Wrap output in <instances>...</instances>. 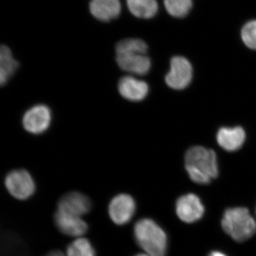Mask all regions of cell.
I'll return each mask as SVG.
<instances>
[{
	"mask_svg": "<svg viewBox=\"0 0 256 256\" xmlns=\"http://www.w3.org/2000/svg\"><path fill=\"white\" fill-rule=\"evenodd\" d=\"M148 44L140 38L121 40L116 47V62L124 72L134 75H146L151 68Z\"/></svg>",
	"mask_w": 256,
	"mask_h": 256,
	"instance_id": "6da1fadb",
	"label": "cell"
},
{
	"mask_svg": "<svg viewBox=\"0 0 256 256\" xmlns=\"http://www.w3.org/2000/svg\"><path fill=\"white\" fill-rule=\"evenodd\" d=\"M185 168L194 182L210 184L218 174L216 154L204 146H192L185 154Z\"/></svg>",
	"mask_w": 256,
	"mask_h": 256,
	"instance_id": "7a4b0ae2",
	"label": "cell"
},
{
	"mask_svg": "<svg viewBox=\"0 0 256 256\" xmlns=\"http://www.w3.org/2000/svg\"><path fill=\"white\" fill-rule=\"evenodd\" d=\"M136 242L146 254L151 256H165L168 237L162 228L154 220L142 218L134 227Z\"/></svg>",
	"mask_w": 256,
	"mask_h": 256,
	"instance_id": "3957f363",
	"label": "cell"
},
{
	"mask_svg": "<svg viewBox=\"0 0 256 256\" xmlns=\"http://www.w3.org/2000/svg\"><path fill=\"white\" fill-rule=\"evenodd\" d=\"M224 232L237 242H244L256 232V222L244 207L228 208L222 220Z\"/></svg>",
	"mask_w": 256,
	"mask_h": 256,
	"instance_id": "277c9868",
	"label": "cell"
},
{
	"mask_svg": "<svg viewBox=\"0 0 256 256\" xmlns=\"http://www.w3.org/2000/svg\"><path fill=\"white\" fill-rule=\"evenodd\" d=\"M193 77L191 63L185 57H173L170 62V72L165 77L166 85L174 90H182L190 85Z\"/></svg>",
	"mask_w": 256,
	"mask_h": 256,
	"instance_id": "5b68a950",
	"label": "cell"
},
{
	"mask_svg": "<svg viewBox=\"0 0 256 256\" xmlns=\"http://www.w3.org/2000/svg\"><path fill=\"white\" fill-rule=\"evenodd\" d=\"M5 186L12 196L20 200L30 198L35 192L34 181L24 170H14L6 175Z\"/></svg>",
	"mask_w": 256,
	"mask_h": 256,
	"instance_id": "8992f818",
	"label": "cell"
},
{
	"mask_svg": "<svg viewBox=\"0 0 256 256\" xmlns=\"http://www.w3.org/2000/svg\"><path fill=\"white\" fill-rule=\"evenodd\" d=\"M52 112L45 105H36L28 109L24 114L22 124L28 132L34 134H42L50 128Z\"/></svg>",
	"mask_w": 256,
	"mask_h": 256,
	"instance_id": "52a82bcc",
	"label": "cell"
},
{
	"mask_svg": "<svg viewBox=\"0 0 256 256\" xmlns=\"http://www.w3.org/2000/svg\"><path fill=\"white\" fill-rule=\"evenodd\" d=\"M136 202L132 196L126 194L117 195L111 200L108 212L111 220L118 225L128 223L134 214Z\"/></svg>",
	"mask_w": 256,
	"mask_h": 256,
	"instance_id": "ba28073f",
	"label": "cell"
},
{
	"mask_svg": "<svg viewBox=\"0 0 256 256\" xmlns=\"http://www.w3.org/2000/svg\"><path fill=\"white\" fill-rule=\"evenodd\" d=\"M176 212L178 218L182 222L191 224L197 222L203 216L204 207L196 194H188L178 198Z\"/></svg>",
	"mask_w": 256,
	"mask_h": 256,
	"instance_id": "9c48e42d",
	"label": "cell"
},
{
	"mask_svg": "<svg viewBox=\"0 0 256 256\" xmlns=\"http://www.w3.org/2000/svg\"><path fill=\"white\" fill-rule=\"evenodd\" d=\"M57 228L65 235L72 237L82 236L88 230V225L82 217L57 210L54 215Z\"/></svg>",
	"mask_w": 256,
	"mask_h": 256,
	"instance_id": "30bf717a",
	"label": "cell"
},
{
	"mask_svg": "<svg viewBox=\"0 0 256 256\" xmlns=\"http://www.w3.org/2000/svg\"><path fill=\"white\" fill-rule=\"evenodd\" d=\"M118 92L126 100L139 102L148 96L149 86L144 80H140L132 76H126L120 79Z\"/></svg>",
	"mask_w": 256,
	"mask_h": 256,
	"instance_id": "8fae6325",
	"label": "cell"
},
{
	"mask_svg": "<svg viewBox=\"0 0 256 256\" xmlns=\"http://www.w3.org/2000/svg\"><path fill=\"white\" fill-rule=\"evenodd\" d=\"M90 208V200L79 192H70L64 195L58 203V210L80 217L88 213Z\"/></svg>",
	"mask_w": 256,
	"mask_h": 256,
	"instance_id": "7c38bea8",
	"label": "cell"
},
{
	"mask_svg": "<svg viewBox=\"0 0 256 256\" xmlns=\"http://www.w3.org/2000/svg\"><path fill=\"white\" fill-rule=\"evenodd\" d=\"M122 10L120 0H90L89 11L96 20L108 22L120 16Z\"/></svg>",
	"mask_w": 256,
	"mask_h": 256,
	"instance_id": "4fadbf2b",
	"label": "cell"
},
{
	"mask_svg": "<svg viewBox=\"0 0 256 256\" xmlns=\"http://www.w3.org/2000/svg\"><path fill=\"white\" fill-rule=\"evenodd\" d=\"M217 142L225 150H238L246 140L245 130L242 127L222 128L216 136Z\"/></svg>",
	"mask_w": 256,
	"mask_h": 256,
	"instance_id": "5bb4252c",
	"label": "cell"
},
{
	"mask_svg": "<svg viewBox=\"0 0 256 256\" xmlns=\"http://www.w3.org/2000/svg\"><path fill=\"white\" fill-rule=\"evenodd\" d=\"M126 3L130 12L138 18H153L159 10L156 0H126Z\"/></svg>",
	"mask_w": 256,
	"mask_h": 256,
	"instance_id": "9a60e30c",
	"label": "cell"
},
{
	"mask_svg": "<svg viewBox=\"0 0 256 256\" xmlns=\"http://www.w3.org/2000/svg\"><path fill=\"white\" fill-rule=\"evenodd\" d=\"M18 63L9 47L2 45L0 50V84L4 86L18 70Z\"/></svg>",
	"mask_w": 256,
	"mask_h": 256,
	"instance_id": "2e32d148",
	"label": "cell"
},
{
	"mask_svg": "<svg viewBox=\"0 0 256 256\" xmlns=\"http://www.w3.org/2000/svg\"><path fill=\"white\" fill-rule=\"evenodd\" d=\"M166 12L176 18L188 16L193 6V0H164Z\"/></svg>",
	"mask_w": 256,
	"mask_h": 256,
	"instance_id": "e0dca14e",
	"label": "cell"
},
{
	"mask_svg": "<svg viewBox=\"0 0 256 256\" xmlns=\"http://www.w3.org/2000/svg\"><path fill=\"white\" fill-rule=\"evenodd\" d=\"M67 256H96L95 250L87 238H78L69 244Z\"/></svg>",
	"mask_w": 256,
	"mask_h": 256,
	"instance_id": "ac0fdd59",
	"label": "cell"
},
{
	"mask_svg": "<svg viewBox=\"0 0 256 256\" xmlns=\"http://www.w3.org/2000/svg\"><path fill=\"white\" fill-rule=\"evenodd\" d=\"M242 38L246 46L250 50H256V20L248 22L242 26Z\"/></svg>",
	"mask_w": 256,
	"mask_h": 256,
	"instance_id": "d6986e66",
	"label": "cell"
},
{
	"mask_svg": "<svg viewBox=\"0 0 256 256\" xmlns=\"http://www.w3.org/2000/svg\"><path fill=\"white\" fill-rule=\"evenodd\" d=\"M46 256H65L64 255L63 252H60V250H54L47 254Z\"/></svg>",
	"mask_w": 256,
	"mask_h": 256,
	"instance_id": "ffe728a7",
	"label": "cell"
},
{
	"mask_svg": "<svg viewBox=\"0 0 256 256\" xmlns=\"http://www.w3.org/2000/svg\"><path fill=\"white\" fill-rule=\"evenodd\" d=\"M208 256H226L223 252H210Z\"/></svg>",
	"mask_w": 256,
	"mask_h": 256,
	"instance_id": "44dd1931",
	"label": "cell"
},
{
	"mask_svg": "<svg viewBox=\"0 0 256 256\" xmlns=\"http://www.w3.org/2000/svg\"><path fill=\"white\" fill-rule=\"evenodd\" d=\"M134 256H151L148 255V254H138V255H136Z\"/></svg>",
	"mask_w": 256,
	"mask_h": 256,
	"instance_id": "7402d4cb",
	"label": "cell"
}]
</instances>
